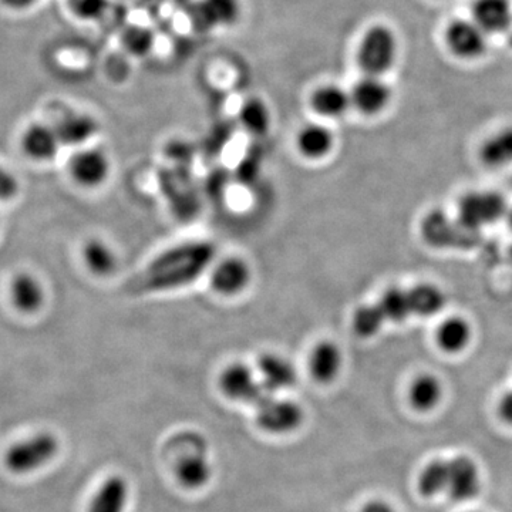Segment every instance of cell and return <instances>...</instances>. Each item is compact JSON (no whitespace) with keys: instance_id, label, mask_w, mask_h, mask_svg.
Wrapping results in <instances>:
<instances>
[{"instance_id":"6da1fadb","label":"cell","mask_w":512,"mask_h":512,"mask_svg":"<svg viewBox=\"0 0 512 512\" xmlns=\"http://www.w3.org/2000/svg\"><path fill=\"white\" fill-rule=\"evenodd\" d=\"M400 43L396 32L389 25L375 23L360 37L356 62L366 76L383 77L396 66Z\"/></svg>"},{"instance_id":"44dd1931","label":"cell","mask_w":512,"mask_h":512,"mask_svg":"<svg viewBox=\"0 0 512 512\" xmlns=\"http://www.w3.org/2000/svg\"><path fill=\"white\" fill-rule=\"evenodd\" d=\"M12 301L16 308L23 313H33L42 308L45 302V291L35 276L22 274L13 279Z\"/></svg>"},{"instance_id":"d590c367","label":"cell","mask_w":512,"mask_h":512,"mask_svg":"<svg viewBox=\"0 0 512 512\" xmlns=\"http://www.w3.org/2000/svg\"><path fill=\"white\" fill-rule=\"evenodd\" d=\"M360 512H396V510L387 501L373 500L367 503Z\"/></svg>"},{"instance_id":"d6986e66","label":"cell","mask_w":512,"mask_h":512,"mask_svg":"<svg viewBox=\"0 0 512 512\" xmlns=\"http://www.w3.org/2000/svg\"><path fill=\"white\" fill-rule=\"evenodd\" d=\"M131 488L123 476H111L93 495L87 512H127Z\"/></svg>"},{"instance_id":"7402d4cb","label":"cell","mask_w":512,"mask_h":512,"mask_svg":"<svg viewBox=\"0 0 512 512\" xmlns=\"http://www.w3.org/2000/svg\"><path fill=\"white\" fill-rule=\"evenodd\" d=\"M443 397V386L436 376L421 375L414 379L410 387L409 399L417 412H431Z\"/></svg>"},{"instance_id":"f546056e","label":"cell","mask_w":512,"mask_h":512,"mask_svg":"<svg viewBox=\"0 0 512 512\" xmlns=\"http://www.w3.org/2000/svg\"><path fill=\"white\" fill-rule=\"evenodd\" d=\"M121 45L133 57H146L156 47V35L146 26H130L121 35Z\"/></svg>"},{"instance_id":"ba28073f","label":"cell","mask_w":512,"mask_h":512,"mask_svg":"<svg viewBox=\"0 0 512 512\" xmlns=\"http://www.w3.org/2000/svg\"><path fill=\"white\" fill-rule=\"evenodd\" d=\"M481 491L480 468L468 456H457L446 460V491L450 500L456 503L476 498Z\"/></svg>"},{"instance_id":"d6a6232c","label":"cell","mask_w":512,"mask_h":512,"mask_svg":"<svg viewBox=\"0 0 512 512\" xmlns=\"http://www.w3.org/2000/svg\"><path fill=\"white\" fill-rule=\"evenodd\" d=\"M18 192L19 183L15 175L9 173L6 168L0 167V201L12 200Z\"/></svg>"},{"instance_id":"1f68e13d","label":"cell","mask_w":512,"mask_h":512,"mask_svg":"<svg viewBox=\"0 0 512 512\" xmlns=\"http://www.w3.org/2000/svg\"><path fill=\"white\" fill-rule=\"evenodd\" d=\"M70 13L83 22H100L110 13V0H67Z\"/></svg>"},{"instance_id":"4fadbf2b","label":"cell","mask_w":512,"mask_h":512,"mask_svg":"<svg viewBox=\"0 0 512 512\" xmlns=\"http://www.w3.org/2000/svg\"><path fill=\"white\" fill-rule=\"evenodd\" d=\"M470 19L490 37L510 32L512 0H473Z\"/></svg>"},{"instance_id":"277c9868","label":"cell","mask_w":512,"mask_h":512,"mask_svg":"<svg viewBox=\"0 0 512 512\" xmlns=\"http://www.w3.org/2000/svg\"><path fill=\"white\" fill-rule=\"evenodd\" d=\"M59 441L50 433H40L19 441L9 448L5 463L13 474H30L40 470L56 457Z\"/></svg>"},{"instance_id":"2e32d148","label":"cell","mask_w":512,"mask_h":512,"mask_svg":"<svg viewBox=\"0 0 512 512\" xmlns=\"http://www.w3.org/2000/svg\"><path fill=\"white\" fill-rule=\"evenodd\" d=\"M309 104L316 116L336 120L348 113L352 107V99L350 92L339 84L326 83L313 90Z\"/></svg>"},{"instance_id":"5bb4252c","label":"cell","mask_w":512,"mask_h":512,"mask_svg":"<svg viewBox=\"0 0 512 512\" xmlns=\"http://www.w3.org/2000/svg\"><path fill=\"white\" fill-rule=\"evenodd\" d=\"M110 160L99 148H86L72 158L70 171L74 180L87 188L100 187L110 175Z\"/></svg>"},{"instance_id":"836d02e7","label":"cell","mask_w":512,"mask_h":512,"mask_svg":"<svg viewBox=\"0 0 512 512\" xmlns=\"http://www.w3.org/2000/svg\"><path fill=\"white\" fill-rule=\"evenodd\" d=\"M498 413H500V417L505 421V423L511 424L512 426V390L505 393L503 399L500 400Z\"/></svg>"},{"instance_id":"ffe728a7","label":"cell","mask_w":512,"mask_h":512,"mask_svg":"<svg viewBox=\"0 0 512 512\" xmlns=\"http://www.w3.org/2000/svg\"><path fill=\"white\" fill-rule=\"evenodd\" d=\"M60 146L56 130L49 124H32L23 136V150L36 161L52 160Z\"/></svg>"},{"instance_id":"52a82bcc","label":"cell","mask_w":512,"mask_h":512,"mask_svg":"<svg viewBox=\"0 0 512 512\" xmlns=\"http://www.w3.org/2000/svg\"><path fill=\"white\" fill-rule=\"evenodd\" d=\"M220 389L227 399L256 406L266 396V390L255 369L245 363H231L222 370Z\"/></svg>"},{"instance_id":"5b68a950","label":"cell","mask_w":512,"mask_h":512,"mask_svg":"<svg viewBox=\"0 0 512 512\" xmlns=\"http://www.w3.org/2000/svg\"><path fill=\"white\" fill-rule=\"evenodd\" d=\"M507 211V201L500 192H468L458 205V222L474 232L500 221Z\"/></svg>"},{"instance_id":"4316f807","label":"cell","mask_w":512,"mask_h":512,"mask_svg":"<svg viewBox=\"0 0 512 512\" xmlns=\"http://www.w3.org/2000/svg\"><path fill=\"white\" fill-rule=\"evenodd\" d=\"M409 293L413 315L434 316L446 305V296L434 285H417Z\"/></svg>"},{"instance_id":"3957f363","label":"cell","mask_w":512,"mask_h":512,"mask_svg":"<svg viewBox=\"0 0 512 512\" xmlns=\"http://www.w3.org/2000/svg\"><path fill=\"white\" fill-rule=\"evenodd\" d=\"M188 439L190 441H185L188 446L175 463V477L185 490L200 491L211 483L214 467H212L210 451L204 437L200 434H191Z\"/></svg>"},{"instance_id":"d4e9b609","label":"cell","mask_w":512,"mask_h":512,"mask_svg":"<svg viewBox=\"0 0 512 512\" xmlns=\"http://www.w3.org/2000/svg\"><path fill=\"white\" fill-rule=\"evenodd\" d=\"M239 121L249 133L262 136L271 128V110L264 100L259 97H251L239 109Z\"/></svg>"},{"instance_id":"9a60e30c","label":"cell","mask_w":512,"mask_h":512,"mask_svg":"<svg viewBox=\"0 0 512 512\" xmlns=\"http://www.w3.org/2000/svg\"><path fill=\"white\" fill-rule=\"evenodd\" d=\"M343 369V352L333 340H320L309 355V373L319 384H330L338 379Z\"/></svg>"},{"instance_id":"ac0fdd59","label":"cell","mask_w":512,"mask_h":512,"mask_svg":"<svg viewBox=\"0 0 512 512\" xmlns=\"http://www.w3.org/2000/svg\"><path fill=\"white\" fill-rule=\"evenodd\" d=\"M335 134L320 123L305 124L296 136V148L303 157L311 161L323 160L335 147Z\"/></svg>"},{"instance_id":"9c48e42d","label":"cell","mask_w":512,"mask_h":512,"mask_svg":"<svg viewBox=\"0 0 512 512\" xmlns=\"http://www.w3.org/2000/svg\"><path fill=\"white\" fill-rule=\"evenodd\" d=\"M192 25L200 32L229 29L242 16V0H198L192 8Z\"/></svg>"},{"instance_id":"cb8c5ba5","label":"cell","mask_w":512,"mask_h":512,"mask_svg":"<svg viewBox=\"0 0 512 512\" xmlns=\"http://www.w3.org/2000/svg\"><path fill=\"white\" fill-rule=\"evenodd\" d=\"M470 339L471 328L463 318H448L446 322L441 323L437 332L440 348L451 355L466 349Z\"/></svg>"},{"instance_id":"f1b7e54d","label":"cell","mask_w":512,"mask_h":512,"mask_svg":"<svg viewBox=\"0 0 512 512\" xmlns=\"http://www.w3.org/2000/svg\"><path fill=\"white\" fill-rule=\"evenodd\" d=\"M417 488L423 497H436V495L444 494L446 491V460L431 461L417 478Z\"/></svg>"},{"instance_id":"8992f818","label":"cell","mask_w":512,"mask_h":512,"mask_svg":"<svg viewBox=\"0 0 512 512\" xmlns=\"http://www.w3.org/2000/svg\"><path fill=\"white\" fill-rule=\"evenodd\" d=\"M490 36L473 19H454L444 29V45L454 59L476 62L488 52Z\"/></svg>"},{"instance_id":"484cf974","label":"cell","mask_w":512,"mask_h":512,"mask_svg":"<svg viewBox=\"0 0 512 512\" xmlns=\"http://www.w3.org/2000/svg\"><path fill=\"white\" fill-rule=\"evenodd\" d=\"M83 256L87 268L94 275L109 276L116 271V252L106 242L100 241V239H92V241L87 242L86 247H84Z\"/></svg>"},{"instance_id":"83f0119b","label":"cell","mask_w":512,"mask_h":512,"mask_svg":"<svg viewBox=\"0 0 512 512\" xmlns=\"http://www.w3.org/2000/svg\"><path fill=\"white\" fill-rule=\"evenodd\" d=\"M377 305L382 309L384 318L390 322H404L413 315L410 293L402 288L387 289Z\"/></svg>"},{"instance_id":"8d00e7d4","label":"cell","mask_w":512,"mask_h":512,"mask_svg":"<svg viewBox=\"0 0 512 512\" xmlns=\"http://www.w3.org/2000/svg\"><path fill=\"white\" fill-rule=\"evenodd\" d=\"M505 218H507L508 225H510L512 229V208H508L507 215H505Z\"/></svg>"},{"instance_id":"603a6c76","label":"cell","mask_w":512,"mask_h":512,"mask_svg":"<svg viewBox=\"0 0 512 512\" xmlns=\"http://www.w3.org/2000/svg\"><path fill=\"white\" fill-rule=\"evenodd\" d=\"M481 160L493 168L512 164V127H505L485 140L481 147Z\"/></svg>"},{"instance_id":"4dcf8cb0","label":"cell","mask_w":512,"mask_h":512,"mask_svg":"<svg viewBox=\"0 0 512 512\" xmlns=\"http://www.w3.org/2000/svg\"><path fill=\"white\" fill-rule=\"evenodd\" d=\"M384 318L382 309L377 303L373 305H363L353 315V330L360 338H372L383 328Z\"/></svg>"},{"instance_id":"30bf717a","label":"cell","mask_w":512,"mask_h":512,"mask_svg":"<svg viewBox=\"0 0 512 512\" xmlns=\"http://www.w3.org/2000/svg\"><path fill=\"white\" fill-rule=\"evenodd\" d=\"M251 282V265L239 256L221 259L212 269L211 288L225 298L241 295L242 292L247 291Z\"/></svg>"},{"instance_id":"e0dca14e","label":"cell","mask_w":512,"mask_h":512,"mask_svg":"<svg viewBox=\"0 0 512 512\" xmlns=\"http://www.w3.org/2000/svg\"><path fill=\"white\" fill-rule=\"evenodd\" d=\"M60 143L66 146H83L99 131V124L89 114L67 111L53 124Z\"/></svg>"},{"instance_id":"74e56055","label":"cell","mask_w":512,"mask_h":512,"mask_svg":"<svg viewBox=\"0 0 512 512\" xmlns=\"http://www.w3.org/2000/svg\"><path fill=\"white\" fill-rule=\"evenodd\" d=\"M511 256H512V248H511Z\"/></svg>"},{"instance_id":"7a4b0ae2","label":"cell","mask_w":512,"mask_h":512,"mask_svg":"<svg viewBox=\"0 0 512 512\" xmlns=\"http://www.w3.org/2000/svg\"><path fill=\"white\" fill-rule=\"evenodd\" d=\"M255 420L265 433L286 436L301 429L305 423V410L293 400L282 399L278 394H266L255 406Z\"/></svg>"},{"instance_id":"7c38bea8","label":"cell","mask_w":512,"mask_h":512,"mask_svg":"<svg viewBox=\"0 0 512 512\" xmlns=\"http://www.w3.org/2000/svg\"><path fill=\"white\" fill-rule=\"evenodd\" d=\"M262 386L269 394H279L292 389L298 382V370L291 360L276 353L259 357L255 367Z\"/></svg>"},{"instance_id":"e575fe53","label":"cell","mask_w":512,"mask_h":512,"mask_svg":"<svg viewBox=\"0 0 512 512\" xmlns=\"http://www.w3.org/2000/svg\"><path fill=\"white\" fill-rule=\"evenodd\" d=\"M0 2L10 10L22 12V10L33 8L40 0H0Z\"/></svg>"},{"instance_id":"8fae6325","label":"cell","mask_w":512,"mask_h":512,"mask_svg":"<svg viewBox=\"0 0 512 512\" xmlns=\"http://www.w3.org/2000/svg\"><path fill=\"white\" fill-rule=\"evenodd\" d=\"M393 90L390 84L379 76H363L350 90L352 107L363 116H379L389 107Z\"/></svg>"}]
</instances>
